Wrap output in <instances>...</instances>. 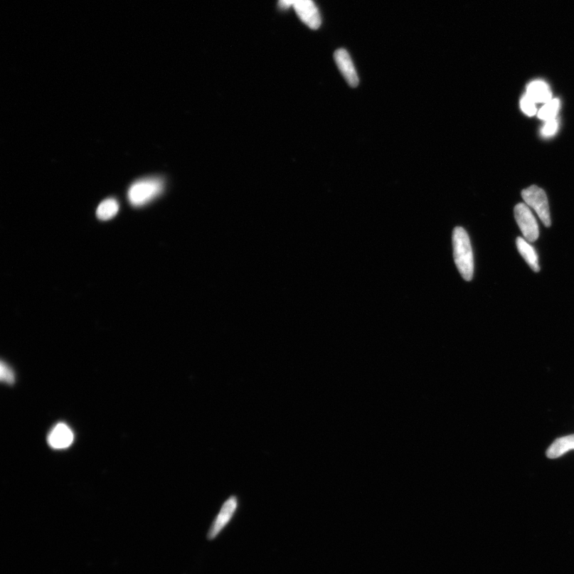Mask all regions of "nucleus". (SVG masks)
Instances as JSON below:
<instances>
[{
    "label": "nucleus",
    "mask_w": 574,
    "mask_h": 574,
    "mask_svg": "<svg viewBox=\"0 0 574 574\" xmlns=\"http://www.w3.org/2000/svg\"><path fill=\"white\" fill-rule=\"evenodd\" d=\"M452 245L455 265L464 280L469 282L473 279L474 257L469 235L463 228L454 229Z\"/></svg>",
    "instance_id": "nucleus-1"
},
{
    "label": "nucleus",
    "mask_w": 574,
    "mask_h": 574,
    "mask_svg": "<svg viewBox=\"0 0 574 574\" xmlns=\"http://www.w3.org/2000/svg\"><path fill=\"white\" fill-rule=\"evenodd\" d=\"M164 188V181L160 178L152 177L137 181L129 189V201L134 207L144 206L159 196Z\"/></svg>",
    "instance_id": "nucleus-2"
},
{
    "label": "nucleus",
    "mask_w": 574,
    "mask_h": 574,
    "mask_svg": "<svg viewBox=\"0 0 574 574\" xmlns=\"http://www.w3.org/2000/svg\"><path fill=\"white\" fill-rule=\"evenodd\" d=\"M522 196L526 206L536 211L544 225L547 228L551 227L549 203L544 190L533 186L524 189L522 191Z\"/></svg>",
    "instance_id": "nucleus-3"
},
{
    "label": "nucleus",
    "mask_w": 574,
    "mask_h": 574,
    "mask_svg": "<svg viewBox=\"0 0 574 574\" xmlns=\"http://www.w3.org/2000/svg\"><path fill=\"white\" fill-rule=\"evenodd\" d=\"M240 505L239 498L236 496H230L221 506V509L211 525L208 533V539L214 540L225 529L235 516Z\"/></svg>",
    "instance_id": "nucleus-4"
},
{
    "label": "nucleus",
    "mask_w": 574,
    "mask_h": 574,
    "mask_svg": "<svg viewBox=\"0 0 574 574\" xmlns=\"http://www.w3.org/2000/svg\"><path fill=\"white\" fill-rule=\"evenodd\" d=\"M514 217L525 240L531 243L536 242L538 239L539 228L529 206L526 203L517 204L514 208Z\"/></svg>",
    "instance_id": "nucleus-5"
},
{
    "label": "nucleus",
    "mask_w": 574,
    "mask_h": 574,
    "mask_svg": "<svg viewBox=\"0 0 574 574\" xmlns=\"http://www.w3.org/2000/svg\"><path fill=\"white\" fill-rule=\"evenodd\" d=\"M294 9L301 21L309 28L317 30L320 28L321 18L313 0H297Z\"/></svg>",
    "instance_id": "nucleus-6"
},
{
    "label": "nucleus",
    "mask_w": 574,
    "mask_h": 574,
    "mask_svg": "<svg viewBox=\"0 0 574 574\" xmlns=\"http://www.w3.org/2000/svg\"><path fill=\"white\" fill-rule=\"evenodd\" d=\"M334 57L336 67L339 69L349 87H357L359 85V78L348 51L345 49L336 50Z\"/></svg>",
    "instance_id": "nucleus-7"
},
{
    "label": "nucleus",
    "mask_w": 574,
    "mask_h": 574,
    "mask_svg": "<svg viewBox=\"0 0 574 574\" xmlns=\"http://www.w3.org/2000/svg\"><path fill=\"white\" fill-rule=\"evenodd\" d=\"M74 440V434L70 428L65 424H58L51 431L48 437V443L55 450H63L71 445Z\"/></svg>",
    "instance_id": "nucleus-8"
},
{
    "label": "nucleus",
    "mask_w": 574,
    "mask_h": 574,
    "mask_svg": "<svg viewBox=\"0 0 574 574\" xmlns=\"http://www.w3.org/2000/svg\"><path fill=\"white\" fill-rule=\"evenodd\" d=\"M526 95L536 103H547L552 100L549 85L543 81H534L528 85Z\"/></svg>",
    "instance_id": "nucleus-9"
},
{
    "label": "nucleus",
    "mask_w": 574,
    "mask_h": 574,
    "mask_svg": "<svg viewBox=\"0 0 574 574\" xmlns=\"http://www.w3.org/2000/svg\"><path fill=\"white\" fill-rule=\"evenodd\" d=\"M516 245L519 253L522 255L528 265L530 266L534 272H538L540 267L538 264V257L536 250L533 249L527 240L522 238V237H519L516 240Z\"/></svg>",
    "instance_id": "nucleus-10"
},
{
    "label": "nucleus",
    "mask_w": 574,
    "mask_h": 574,
    "mask_svg": "<svg viewBox=\"0 0 574 574\" xmlns=\"http://www.w3.org/2000/svg\"><path fill=\"white\" fill-rule=\"evenodd\" d=\"M573 450H574V435L554 441L547 450L546 455L550 459H556Z\"/></svg>",
    "instance_id": "nucleus-11"
},
{
    "label": "nucleus",
    "mask_w": 574,
    "mask_h": 574,
    "mask_svg": "<svg viewBox=\"0 0 574 574\" xmlns=\"http://www.w3.org/2000/svg\"><path fill=\"white\" fill-rule=\"evenodd\" d=\"M119 211V204L115 199H107L100 203L97 209V216L102 220H108L115 217Z\"/></svg>",
    "instance_id": "nucleus-12"
},
{
    "label": "nucleus",
    "mask_w": 574,
    "mask_h": 574,
    "mask_svg": "<svg viewBox=\"0 0 574 574\" xmlns=\"http://www.w3.org/2000/svg\"><path fill=\"white\" fill-rule=\"evenodd\" d=\"M559 107L560 102L558 99H552V100L546 103L543 108L539 110L538 116L540 119L546 122L556 119Z\"/></svg>",
    "instance_id": "nucleus-13"
},
{
    "label": "nucleus",
    "mask_w": 574,
    "mask_h": 574,
    "mask_svg": "<svg viewBox=\"0 0 574 574\" xmlns=\"http://www.w3.org/2000/svg\"><path fill=\"white\" fill-rule=\"evenodd\" d=\"M521 109L527 116L533 117L537 113L536 103L526 95L521 99Z\"/></svg>",
    "instance_id": "nucleus-14"
},
{
    "label": "nucleus",
    "mask_w": 574,
    "mask_h": 574,
    "mask_svg": "<svg viewBox=\"0 0 574 574\" xmlns=\"http://www.w3.org/2000/svg\"><path fill=\"white\" fill-rule=\"evenodd\" d=\"M0 378H1V381L6 383V384L9 385H12L15 381L14 373H13L12 369L4 362H1V366H0Z\"/></svg>",
    "instance_id": "nucleus-15"
},
{
    "label": "nucleus",
    "mask_w": 574,
    "mask_h": 574,
    "mask_svg": "<svg viewBox=\"0 0 574 574\" xmlns=\"http://www.w3.org/2000/svg\"><path fill=\"white\" fill-rule=\"evenodd\" d=\"M558 129V122L556 119L547 121L542 129V134L546 137H552L557 133Z\"/></svg>",
    "instance_id": "nucleus-16"
},
{
    "label": "nucleus",
    "mask_w": 574,
    "mask_h": 574,
    "mask_svg": "<svg viewBox=\"0 0 574 574\" xmlns=\"http://www.w3.org/2000/svg\"><path fill=\"white\" fill-rule=\"evenodd\" d=\"M297 0H280L279 6L282 10H286L290 6H294Z\"/></svg>",
    "instance_id": "nucleus-17"
}]
</instances>
